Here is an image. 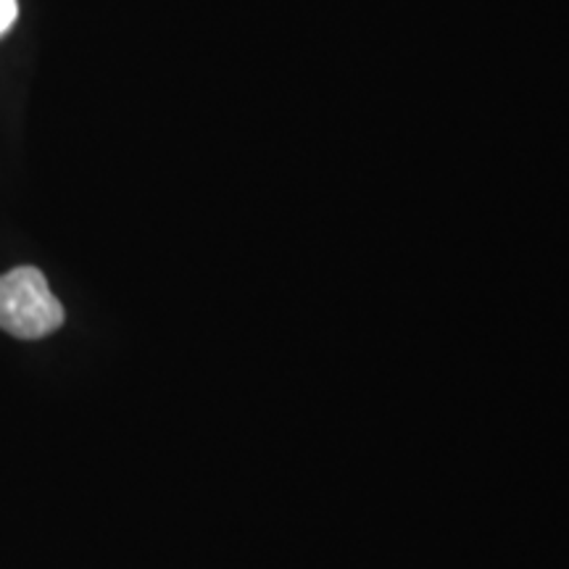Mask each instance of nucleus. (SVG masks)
<instances>
[{
  "instance_id": "f257e3e1",
  "label": "nucleus",
  "mask_w": 569,
  "mask_h": 569,
  "mask_svg": "<svg viewBox=\"0 0 569 569\" xmlns=\"http://www.w3.org/2000/svg\"><path fill=\"white\" fill-rule=\"evenodd\" d=\"M63 319V306L40 269L17 267L0 274V330L21 340H38L59 330Z\"/></svg>"
},
{
  "instance_id": "f03ea898",
  "label": "nucleus",
  "mask_w": 569,
  "mask_h": 569,
  "mask_svg": "<svg viewBox=\"0 0 569 569\" xmlns=\"http://www.w3.org/2000/svg\"><path fill=\"white\" fill-rule=\"evenodd\" d=\"M19 19V0H0V38L9 34V30Z\"/></svg>"
}]
</instances>
